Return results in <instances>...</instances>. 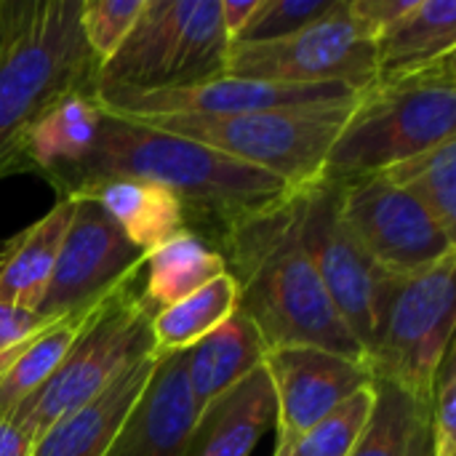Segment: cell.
Returning <instances> with one entry per match:
<instances>
[{
    "label": "cell",
    "mask_w": 456,
    "mask_h": 456,
    "mask_svg": "<svg viewBox=\"0 0 456 456\" xmlns=\"http://www.w3.org/2000/svg\"><path fill=\"white\" fill-rule=\"evenodd\" d=\"M454 128L456 53L366 88L331 144L321 179L347 184L382 174L456 136Z\"/></svg>",
    "instance_id": "obj_4"
},
{
    "label": "cell",
    "mask_w": 456,
    "mask_h": 456,
    "mask_svg": "<svg viewBox=\"0 0 456 456\" xmlns=\"http://www.w3.org/2000/svg\"><path fill=\"white\" fill-rule=\"evenodd\" d=\"M104 112L94 102L91 91H72L53 102L29 128L27 155L32 163V174L51 176L80 163L102 126Z\"/></svg>",
    "instance_id": "obj_23"
},
{
    "label": "cell",
    "mask_w": 456,
    "mask_h": 456,
    "mask_svg": "<svg viewBox=\"0 0 456 456\" xmlns=\"http://www.w3.org/2000/svg\"><path fill=\"white\" fill-rule=\"evenodd\" d=\"M265 371L275 393V446L283 449H291L342 401L374 382L366 363L302 345L267 350Z\"/></svg>",
    "instance_id": "obj_14"
},
{
    "label": "cell",
    "mask_w": 456,
    "mask_h": 456,
    "mask_svg": "<svg viewBox=\"0 0 456 456\" xmlns=\"http://www.w3.org/2000/svg\"><path fill=\"white\" fill-rule=\"evenodd\" d=\"M115 176L150 179L168 187L184 208V227L208 243L227 227L283 203L294 192L283 179L208 144L107 112L91 152L45 179L64 195L80 184Z\"/></svg>",
    "instance_id": "obj_1"
},
{
    "label": "cell",
    "mask_w": 456,
    "mask_h": 456,
    "mask_svg": "<svg viewBox=\"0 0 456 456\" xmlns=\"http://www.w3.org/2000/svg\"><path fill=\"white\" fill-rule=\"evenodd\" d=\"M144 286H142V299L152 310V315L200 286L211 283L224 273V259L222 254L198 232L192 230H179L160 246H155L144 256Z\"/></svg>",
    "instance_id": "obj_24"
},
{
    "label": "cell",
    "mask_w": 456,
    "mask_h": 456,
    "mask_svg": "<svg viewBox=\"0 0 456 456\" xmlns=\"http://www.w3.org/2000/svg\"><path fill=\"white\" fill-rule=\"evenodd\" d=\"M139 275L99 302L53 377L8 417L32 446L59 419L104 393L131 363L155 353L152 310L142 299Z\"/></svg>",
    "instance_id": "obj_7"
},
{
    "label": "cell",
    "mask_w": 456,
    "mask_h": 456,
    "mask_svg": "<svg viewBox=\"0 0 456 456\" xmlns=\"http://www.w3.org/2000/svg\"><path fill=\"white\" fill-rule=\"evenodd\" d=\"M45 323H51V321L40 318L35 310L0 305V358L5 353H11L16 345H21L24 339H29L35 331H40Z\"/></svg>",
    "instance_id": "obj_32"
},
{
    "label": "cell",
    "mask_w": 456,
    "mask_h": 456,
    "mask_svg": "<svg viewBox=\"0 0 456 456\" xmlns=\"http://www.w3.org/2000/svg\"><path fill=\"white\" fill-rule=\"evenodd\" d=\"M195 417L198 406L182 353L160 355L158 369L104 456H184Z\"/></svg>",
    "instance_id": "obj_15"
},
{
    "label": "cell",
    "mask_w": 456,
    "mask_h": 456,
    "mask_svg": "<svg viewBox=\"0 0 456 456\" xmlns=\"http://www.w3.org/2000/svg\"><path fill=\"white\" fill-rule=\"evenodd\" d=\"M353 16L374 35L379 37L393 21H398L414 0H347Z\"/></svg>",
    "instance_id": "obj_33"
},
{
    "label": "cell",
    "mask_w": 456,
    "mask_h": 456,
    "mask_svg": "<svg viewBox=\"0 0 456 456\" xmlns=\"http://www.w3.org/2000/svg\"><path fill=\"white\" fill-rule=\"evenodd\" d=\"M72 219L61 238L56 265L35 307L45 321L99 305L126 281L136 278L147 256L94 200L72 198Z\"/></svg>",
    "instance_id": "obj_11"
},
{
    "label": "cell",
    "mask_w": 456,
    "mask_h": 456,
    "mask_svg": "<svg viewBox=\"0 0 456 456\" xmlns=\"http://www.w3.org/2000/svg\"><path fill=\"white\" fill-rule=\"evenodd\" d=\"M273 456H286V454H281V452H275V454H273Z\"/></svg>",
    "instance_id": "obj_37"
},
{
    "label": "cell",
    "mask_w": 456,
    "mask_h": 456,
    "mask_svg": "<svg viewBox=\"0 0 456 456\" xmlns=\"http://www.w3.org/2000/svg\"><path fill=\"white\" fill-rule=\"evenodd\" d=\"M142 8H144V0H83L80 29L99 67L123 45Z\"/></svg>",
    "instance_id": "obj_30"
},
{
    "label": "cell",
    "mask_w": 456,
    "mask_h": 456,
    "mask_svg": "<svg viewBox=\"0 0 456 456\" xmlns=\"http://www.w3.org/2000/svg\"><path fill=\"white\" fill-rule=\"evenodd\" d=\"M94 307L61 315L35 331L0 358V417H11L29 395H35L61 366L83 329L88 326Z\"/></svg>",
    "instance_id": "obj_22"
},
{
    "label": "cell",
    "mask_w": 456,
    "mask_h": 456,
    "mask_svg": "<svg viewBox=\"0 0 456 456\" xmlns=\"http://www.w3.org/2000/svg\"><path fill=\"white\" fill-rule=\"evenodd\" d=\"M222 75L305 86L339 83L363 94L377 80V37L353 16L347 0H337L326 16L289 37L230 45Z\"/></svg>",
    "instance_id": "obj_9"
},
{
    "label": "cell",
    "mask_w": 456,
    "mask_h": 456,
    "mask_svg": "<svg viewBox=\"0 0 456 456\" xmlns=\"http://www.w3.org/2000/svg\"><path fill=\"white\" fill-rule=\"evenodd\" d=\"M275 428V393L265 363L235 387L198 409L184 456H251Z\"/></svg>",
    "instance_id": "obj_16"
},
{
    "label": "cell",
    "mask_w": 456,
    "mask_h": 456,
    "mask_svg": "<svg viewBox=\"0 0 456 456\" xmlns=\"http://www.w3.org/2000/svg\"><path fill=\"white\" fill-rule=\"evenodd\" d=\"M342 216L390 275L419 273L454 254L456 240L403 187L371 174L342 184Z\"/></svg>",
    "instance_id": "obj_12"
},
{
    "label": "cell",
    "mask_w": 456,
    "mask_h": 456,
    "mask_svg": "<svg viewBox=\"0 0 456 456\" xmlns=\"http://www.w3.org/2000/svg\"><path fill=\"white\" fill-rule=\"evenodd\" d=\"M230 37L219 0H144L123 45L96 69L94 91H168L224 72Z\"/></svg>",
    "instance_id": "obj_6"
},
{
    "label": "cell",
    "mask_w": 456,
    "mask_h": 456,
    "mask_svg": "<svg viewBox=\"0 0 456 456\" xmlns=\"http://www.w3.org/2000/svg\"><path fill=\"white\" fill-rule=\"evenodd\" d=\"M259 0H219V11H222V24L224 32L232 43V37L243 29V24L251 19V13L256 11Z\"/></svg>",
    "instance_id": "obj_34"
},
{
    "label": "cell",
    "mask_w": 456,
    "mask_h": 456,
    "mask_svg": "<svg viewBox=\"0 0 456 456\" xmlns=\"http://www.w3.org/2000/svg\"><path fill=\"white\" fill-rule=\"evenodd\" d=\"M302 235L337 315L369 353L393 275L366 254L345 222L342 184L318 179L302 190Z\"/></svg>",
    "instance_id": "obj_10"
},
{
    "label": "cell",
    "mask_w": 456,
    "mask_h": 456,
    "mask_svg": "<svg viewBox=\"0 0 456 456\" xmlns=\"http://www.w3.org/2000/svg\"><path fill=\"white\" fill-rule=\"evenodd\" d=\"M355 99L302 107H278L238 115H144L123 118L208 144L240 163L305 190L321 179L326 155L345 128Z\"/></svg>",
    "instance_id": "obj_5"
},
{
    "label": "cell",
    "mask_w": 456,
    "mask_h": 456,
    "mask_svg": "<svg viewBox=\"0 0 456 456\" xmlns=\"http://www.w3.org/2000/svg\"><path fill=\"white\" fill-rule=\"evenodd\" d=\"M374 393L377 403L371 419L350 456H403L417 417L430 406V401H417L385 379H374Z\"/></svg>",
    "instance_id": "obj_27"
},
{
    "label": "cell",
    "mask_w": 456,
    "mask_h": 456,
    "mask_svg": "<svg viewBox=\"0 0 456 456\" xmlns=\"http://www.w3.org/2000/svg\"><path fill=\"white\" fill-rule=\"evenodd\" d=\"M403 456H433V430H430V406L417 417L411 438L406 444Z\"/></svg>",
    "instance_id": "obj_36"
},
{
    "label": "cell",
    "mask_w": 456,
    "mask_h": 456,
    "mask_svg": "<svg viewBox=\"0 0 456 456\" xmlns=\"http://www.w3.org/2000/svg\"><path fill=\"white\" fill-rule=\"evenodd\" d=\"M265 355L267 345L259 329L240 310H235L222 326H216L192 347L182 350L184 374L195 406L203 409L230 387H235L265 363Z\"/></svg>",
    "instance_id": "obj_19"
},
{
    "label": "cell",
    "mask_w": 456,
    "mask_h": 456,
    "mask_svg": "<svg viewBox=\"0 0 456 456\" xmlns=\"http://www.w3.org/2000/svg\"><path fill=\"white\" fill-rule=\"evenodd\" d=\"M430 430H433V456H456V353H446L430 401Z\"/></svg>",
    "instance_id": "obj_31"
},
{
    "label": "cell",
    "mask_w": 456,
    "mask_h": 456,
    "mask_svg": "<svg viewBox=\"0 0 456 456\" xmlns=\"http://www.w3.org/2000/svg\"><path fill=\"white\" fill-rule=\"evenodd\" d=\"M379 176L411 192L456 240V136L390 166Z\"/></svg>",
    "instance_id": "obj_26"
},
{
    "label": "cell",
    "mask_w": 456,
    "mask_h": 456,
    "mask_svg": "<svg viewBox=\"0 0 456 456\" xmlns=\"http://www.w3.org/2000/svg\"><path fill=\"white\" fill-rule=\"evenodd\" d=\"M64 195L94 200L144 254L168 240L174 232L184 230V208L179 198L168 187L150 179H99L80 184Z\"/></svg>",
    "instance_id": "obj_18"
},
{
    "label": "cell",
    "mask_w": 456,
    "mask_h": 456,
    "mask_svg": "<svg viewBox=\"0 0 456 456\" xmlns=\"http://www.w3.org/2000/svg\"><path fill=\"white\" fill-rule=\"evenodd\" d=\"M0 456H32L29 438L8 417H0Z\"/></svg>",
    "instance_id": "obj_35"
},
{
    "label": "cell",
    "mask_w": 456,
    "mask_h": 456,
    "mask_svg": "<svg viewBox=\"0 0 456 456\" xmlns=\"http://www.w3.org/2000/svg\"><path fill=\"white\" fill-rule=\"evenodd\" d=\"M456 53L454 0H414L377 37V80L387 83Z\"/></svg>",
    "instance_id": "obj_20"
},
{
    "label": "cell",
    "mask_w": 456,
    "mask_h": 456,
    "mask_svg": "<svg viewBox=\"0 0 456 456\" xmlns=\"http://www.w3.org/2000/svg\"><path fill=\"white\" fill-rule=\"evenodd\" d=\"M456 251L441 262L393 275L366 366L417 401H433V382L454 347Z\"/></svg>",
    "instance_id": "obj_8"
},
{
    "label": "cell",
    "mask_w": 456,
    "mask_h": 456,
    "mask_svg": "<svg viewBox=\"0 0 456 456\" xmlns=\"http://www.w3.org/2000/svg\"><path fill=\"white\" fill-rule=\"evenodd\" d=\"M72 208V198L59 195L43 219L0 246V305L24 310L37 307L56 265L61 238L69 227Z\"/></svg>",
    "instance_id": "obj_21"
},
{
    "label": "cell",
    "mask_w": 456,
    "mask_h": 456,
    "mask_svg": "<svg viewBox=\"0 0 456 456\" xmlns=\"http://www.w3.org/2000/svg\"><path fill=\"white\" fill-rule=\"evenodd\" d=\"M337 0H259L251 19L243 24V29L232 37L230 45L240 43H270L289 37L321 16H326Z\"/></svg>",
    "instance_id": "obj_29"
},
{
    "label": "cell",
    "mask_w": 456,
    "mask_h": 456,
    "mask_svg": "<svg viewBox=\"0 0 456 456\" xmlns=\"http://www.w3.org/2000/svg\"><path fill=\"white\" fill-rule=\"evenodd\" d=\"M83 0H0V182L32 171L27 136L61 96L96 88Z\"/></svg>",
    "instance_id": "obj_3"
},
{
    "label": "cell",
    "mask_w": 456,
    "mask_h": 456,
    "mask_svg": "<svg viewBox=\"0 0 456 456\" xmlns=\"http://www.w3.org/2000/svg\"><path fill=\"white\" fill-rule=\"evenodd\" d=\"M160 355L150 353L131 363L104 393L59 419L35 446L32 456H104L128 411L147 387Z\"/></svg>",
    "instance_id": "obj_17"
},
{
    "label": "cell",
    "mask_w": 456,
    "mask_h": 456,
    "mask_svg": "<svg viewBox=\"0 0 456 456\" xmlns=\"http://www.w3.org/2000/svg\"><path fill=\"white\" fill-rule=\"evenodd\" d=\"M361 96L350 86L323 83H270L232 75H216L211 80L168 88V91H94V102L102 112L115 118L144 115H238L278 107H302L323 102H347Z\"/></svg>",
    "instance_id": "obj_13"
},
{
    "label": "cell",
    "mask_w": 456,
    "mask_h": 456,
    "mask_svg": "<svg viewBox=\"0 0 456 456\" xmlns=\"http://www.w3.org/2000/svg\"><path fill=\"white\" fill-rule=\"evenodd\" d=\"M238 310V286L222 273L190 297L158 310L152 315V347L158 355H171L192 347Z\"/></svg>",
    "instance_id": "obj_25"
},
{
    "label": "cell",
    "mask_w": 456,
    "mask_h": 456,
    "mask_svg": "<svg viewBox=\"0 0 456 456\" xmlns=\"http://www.w3.org/2000/svg\"><path fill=\"white\" fill-rule=\"evenodd\" d=\"M374 403H377V393L371 382L358 393H353L347 401H342L315 428H310L291 449L275 446V452L286 456H350L371 419Z\"/></svg>",
    "instance_id": "obj_28"
},
{
    "label": "cell",
    "mask_w": 456,
    "mask_h": 456,
    "mask_svg": "<svg viewBox=\"0 0 456 456\" xmlns=\"http://www.w3.org/2000/svg\"><path fill=\"white\" fill-rule=\"evenodd\" d=\"M238 286V310L259 329L267 350L321 347L366 363L363 347L337 315L302 235V190L227 227L211 243Z\"/></svg>",
    "instance_id": "obj_2"
}]
</instances>
